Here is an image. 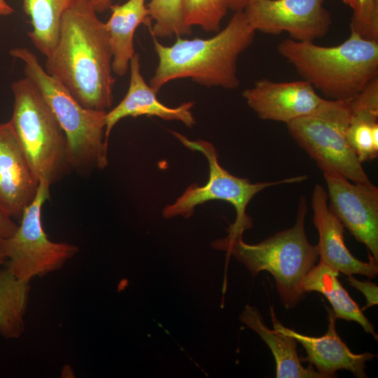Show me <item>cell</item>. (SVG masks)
<instances>
[{"instance_id": "obj_1", "label": "cell", "mask_w": 378, "mask_h": 378, "mask_svg": "<svg viewBox=\"0 0 378 378\" xmlns=\"http://www.w3.org/2000/svg\"><path fill=\"white\" fill-rule=\"evenodd\" d=\"M97 13L90 0H76L64 12L44 69L83 106L106 111L113 104L115 78L108 35Z\"/></svg>"}, {"instance_id": "obj_2", "label": "cell", "mask_w": 378, "mask_h": 378, "mask_svg": "<svg viewBox=\"0 0 378 378\" xmlns=\"http://www.w3.org/2000/svg\"><path fill=\"white\" fill-rule=\"evenodd\" d=\"M255 33L244 12L238 11L209 38L177 36L166 46L153 37L158 64L149 85L158 93L171 80L189 78L206 87L235 89L239 85L238 58L252 44Z\"/></svg>"}, {"instance_id": "obj_3", "label": "cell", "mask_w": 378, "mask_h": 378, "mask_svg": "<svg viewBox=\"0 0 378 378\" xmlns=\"http://www.w3.org/2000/svg\"><path fill=\"white\" fill-rule=\"evenodd\" d=\"M277 50L302 80L328 99L351 101L378 78V41L354 32L335 46L286 38Z\"/></svg>"}, {"instance_id": "obj_4", "label": "cell", "mask_w": 378, "mask_h": 378, "mask_svg": "<svg viewBox=\"0 0 378 378\" xmlns=\"http://www.w3.org/2000/svg\"><path fill=\"white\" fill-rule=\"evenodd\" d=\"M24 65L25 77L38 88L64 130L72 170L88 174L108 164L105 137L107 111L83 106L56 78L48 74L37 56L25 47L9 50Z\"/></svg>"}, {"instance_id": "obj_5", "label": "cell", "mask_w": 378, "mask_h": 378, "mask_svg": "<svg viewBox=\"0 0 378 378\" xmlns=\"http://www.w3.org/2000/svg\"><path fill=\"white\" fill-rule=\"evenodd\" d=\"M307 213L306 199H300L294 225L256 244L237 239L222 251L233 255L253 276L261 271L274 277L280 300L286 309L294 308L305 296L301 283L315 265L318 255L316 245L311 244L306 236L304 220Z\"/></svg>"}, {"instance_id": "obj_6", "label": "cell", "mask_w": 378, "mask_h": 378, "mask_svg": "<svg viewBox=\"0 0 378 378\" xmlns=\"http://www.w3.org/2000/svg\"><path fill=\"white\" fill-rule=\"evenodd\" d=\"M10 122L39 181L55 183L72 169L66 134L50 107L27 77L13 82Z\"/></svg>"}, {"instance_id": "obj_7", "label": "cell", "mask_w": 378, "mask_h": 378, "mask_svg": "<svg viewBox=\"0 0 378 378\" xmlns=\"http://www.w3.org/2000/svg\"><path fill=\"white\" fill-rule=\"evenodd\" d=\"M172 133L186 147L201 152L205 156L209 174L204 186H199L197 183L190 186L173 204L164 208L162 216L165 218L177 216L189 218L194 214L195 207L204 202L223 200L230 203L235 209L236 218L227 229V235L212 243V247L216 249L223 250L252 227L253 219L246 214V207L257 193L271 186L300 183L307 178V176H298L276 181L251 183L248 178L235 176L225 169L220 164L217 150L211 143L202 139L192 141L180 133Z\"/></svg>"}, {"instance_id": "obj_8", "label": "cell", "mask_w": 378, "mask_h": 378, "mask_svg": "<svg viewBox=\"0 0 378 378\" xmlns=\"http://www.w3.org/2000/svg\"><path fill=\"white\" fill-rule=\"evenodd\" d=\"M351 101L324 99L312 113L286 124L288 134L323 173L372 183L346 139Z\"/></svg>"}, {"instance_id": "obj_9", "label": "cell", "mask_w": 378, "mask_h": 378, "mask_svg": "<svg viewBox=\"0 0 378 378\" xmlns=\"http://www.w3.org/2000/svg\"><path fill=\"white\" fill-rule=\"evenodd\" d=\"M50 187L40 181L37 195L23 211L15 233L0 240L5 265L24 281L60 270L78 252L75 245L51 241L43 230L42 208L50 197Z\"/></svg>"}, {"instance_id": "obj_10", "label": "cell", "mask_w": 378, "mask_h": 378, "mask_svg": "<svg viewBox=\"0 0 378 378\" xmlns=\"http://www.w3.org/2000/svg\"><path fill=\"white\" fill-rule=\"evenodd\" d=\"M324 0H251L243 10L255 31L288 33L298 41H314L328 32L332 20Z\"/></svg>"}, {"instance_id": "obj_11", "label": "cell", "mask_w": 378, "mask_h": 378, "mask_svg": "<svg viewBox=\"0 0 378 378\" xmlns=\"http://www.w3.org/2000/svg\"><path fill=\"white\" fill-rule=\"evenodd\" d=\"M330 208L355 239L378 262V188L372 183H353L335 174L323 173Z\"/></svg>"}, {"instance_id": "obj_12", "label": "cell", "mask_w": 378, "mask_h": 378, "mask_svg": "<svg viewBox=\"0 0 378 378\" xmlns=\"http://www.w3.org/2000/svg\"><path fill=\"white\" fill-rule=\"evenodd\" d=\"M242 96L260 118L286 124L312 113L324 100L304 80L276 82L262 78L244 90Z\"/></svg>"}, {"instance_id": "obj_13", "label": "cell", "mask_w": 378, "mask_h": 378, "mask_svg": "<svg viewBox=\"0 0 378 378\" xmlns=\"http://www.w3.org/2000/svg\"><path fill=\"white\" fill-rule=\"evenodd\" d=\"M39 184L10 122H1L0 204L13 218L20 219Z\"/></svg>"}, {"instance_id": "obj_14", "label": "cell", "mask_w": 378, "mask_h": 378, "mask_svg": "<svg viewBox=\"0 0 378 378\" xmlns=\"http://www.w3.org/2000/svg\"><path fill=\"white\" fill-rule=\"evenodd\" d=\"M328 311V329L321 337L307 336L284 326L270 309L273 327L279 332L295 337L305 349L307 357L301 361L314 365L324 378L335 377L337 371H350L357 378H365L366 363L377 355L365 352L354 354L342 341L336 330V321L332 309L326 307Z\"/></svg>"}, {"instance_id": "obj_15", "label": "cell", "mask_w": 378, "mask_h": 378, "mask_svg": "<svg viewBox=\"0 0 378 378\" xmlns=\"http://www.w3.org/2000/svg\"><path fill=\"white\" fill-rule=\"evenodd\" d=\"M327 191L319 184L312 195L313 223L318 233L317 246L320 262L347 276L360 274L369 279L378 274V262L369 253L363 262L349 251L344 240V226L328 204Z\"/></svg>"}, {"instance_id": "obj_16", "label": "cell", "mask_w": 378, "mask_h": 378, "mask_svg": "<svg viewBox=\"0 0 378 378\" xmlns=\"http://www.w3.org/2000/svg\"><path fill=\"white\" fill-rule=\"evenodd\" d=\"M129 88L122 100L106 113L105 137L108 141L114 126L122 118L141 115L157 116L166 120H178L187 127L195 123L191 112L194 103L185 102L169 107L157 98V92L145 81L141 73L140 55L134 53L130 63Z\"/></svg>"}, {"instance_id": "obj_17", "label": "cell", "mask_w": 378, "mask_h": 378, "mask_svg": "<svg viewBox=\"0 0 378 378\" xmlns=\"http://www.w3.org/2000/svg\"><path fill=\"white\" fill-rule=\"evenodd\" d=\"M109 9L111 15L104 25L113 55V71L123 76L135 53L134 36L136 28L144 24L149 29L152 20L145 0H128L122 4H112Z\"/></svg>"}, {"instance_id": "obj_18", "label": "cell", "mask_w": 378, "mask_h": 378, "mask_svg": "<svg viewBox=\"0 0 378 378\" xmlns=\"http://www.w3.org/2000/svg\"><path fill=\"white\" fill-rule=\"evenodd\" d=\"M239 320L257 332L270 349L275 359L276 378H324L312 365L307 368L302 365L297 351L298 340L268 328L256 307L246 305Z\"/></svg>"}, {"instance_id": "obj_19", "label": "cell", "mask_w": 378, "mask_h": 378, "mask_svg": "<svg viewBox=\"0 0 378 378\" xmlns=\"http://www.w3.org/2000/svg\"><path fill=\"white\" fill-rule=\"evenodd\" d=\"M346 139L360 163L378 156V78L351 100Z\"/></svg>"}, {"instance_id": "obj_20", "label": "cell", "mask_w": 378, "mask_h": 378, "mask_svg": "<svg viewBox=\"0 0 378 378\" xmlns=\"http://www.w3.org/2000/svg\"><path fill=\"white\" fill-rule=\"evenodd\" d=\"M338 274L337 271L319 261L302 279V290L305 293L316 291L323 294L331 304L337 318L357 322L367 333L377 340L373 324L342 286L338 280Z\"/></svg>"}, {"instance_id": "obj_21", "label": "cell", "mask_w": 378, "mask_h": 378, "mask_svg": "<svg viewBox=\"0 0 378 378\" xmlns=\"http://www.w3.org/2000/svg\"><path fill=\"white\" fill-rule=\"evenodd\" d=\"M76 1L23 0L22 8L32 27L28 36L34 47L46 57L57 43L63 14Z\"/></svg>"}, {"instance_id": "obj_22", "label": "cell", "mask_w": 378, "mask_h": 378, "mask_svg": "<svg viewBox=\"0 0 378 378\" xmlns=\"http://www.w3.org/2000/svg\"><path fill=\"white\" fill-rule=\"evenodd\" d=\"M29 282L17 278L6 266L0 268V335L19 338L24 331Z\"/></svg>"}, {"instance_id": "obj_23", "label": "cell", "mask_w": 378, "mask_h": 378, "mask_svg": "<svg viewBox=\"0 0 378 378\" xmlns=\"http://www.w3.org/2000/svg\"><path fill=\"white\" fill-rule=\"evenodd\" d=\"M147 7L155 22L149 28L152 37L172 38L192 33L183 20L181 0H150Z\"/></svg>"}, {"instance_id": "obj_24", "label": "cell", "mask_w": 378, "mask_h": 378, "mask_svg": "<svg viewBox=\"0 0 378 378\" xmlns=\"http://www.w3.org/2000/svg\"><path fill=\"white\" fill-rule=\"evenodd\" d=\"M185 23L199 26L208 32L218 31L228 8L226 0H181Z\"/></svg>"}, {"instance_id": "obj_25", "label": "cell", "mask_w": 378, "mask_h": 378, "mask_svg": "<svg viewBox=\"0 0 378 378\" xmlns=\"http://www.w3.org/2000/svg\"><path fill=\"white\" fill-rule=\"evenodd\" d=\"M352 10L351 32L378 41V0H342Z\"/></svg>"}, {"instance_id": "obj_26", "label": "cell", "mask_w": 378, "mask_h": 378, "mask_svg": "<svg viewBox=\"0 0 378 378\" xmlns=\"http://www.w3.org/2000/svg\"><path fill=\"white\" fill-rule=\"evenodd\" d=\"M347 281L349 285L361 292L366 298V304L361 310L363 311L378 304V286L370 281H360L353 275H349Z\"/></svg>"}, {"instance_id": "obj_27", "label": "cell", "mask_w": 378, "mask_h": 378, "mask_svg": "<svg viewBox=\"0 0 378 378\" xmlns=\"http://www.w3.org/2000/svg\"><path fill=\"white\" fill-rule=\"evenodd\" d=\"M18 227V224L0 204V240L12 236Z\"/></svg>"}, {"instance_id": "obj_28", "label": "cell", "mask_w": 378, "mask_h": 378, "mask_svg": "<svg viewBox=\"0 0 378 378\" xmlns=\"http://www.w3.org/2000/svg\"><path fill=\"white\" fill-rule=\"evenodd\" d=\"M97 13H103L110 8L112 0H90Z\"/></svg>"}, {"instance_id": "obj_29", "label": "cell", "mask_w": 378, "mask_h": 378, "mask_svg": "<svg viewBox=\"0 0 378 378\" xmlns=\"http://www.w3.org/2000/svg\"><path fill=\"white\" fill-rule=\"evenodd\" d=\"M228 8L234 11H243L251 0H226Z\"/></svg>"}, {"instance_id": "obj_30", "label": "cell", "mask_w": 378, "mask_h": 378, "mask_svg": "<svg viewBox=\"0 0 378 378\" xmlns=\"http://www.w3.org/2000/svg\"><path fill=\"white\" fill-rule=\"evenodd\" d=\"M0 10L1 15H9L14 12L13 8L6 1V0H0Z\"/></svg>"}, {"instance_id": "obj_31", "label": "cell", "mask_w": 378, "mask_h": 378, "mask_svg": "<svg viewBox=\"0 0 378 378\" xmlns=\"http://www.w3.org/2000/svg\"><path fill=\"white\" fill-rule=\"evenodd\" d=\"M6 259L0 255V268L5 265Z\"/></svg>"}, {"instance_id": "obj_32", "label": "cell", "mask_w": 378, "mask_h": 378, "mask_svg": "<svg viewBox=\"0 0 378 378\" xmlns=\"http://www.w3.org/2000/svg\"><path fill=\"white\" fill-rule=\"evenodd\" d=\"M1 15V10H0V16Z\"/></svg>"}]
</instances>
